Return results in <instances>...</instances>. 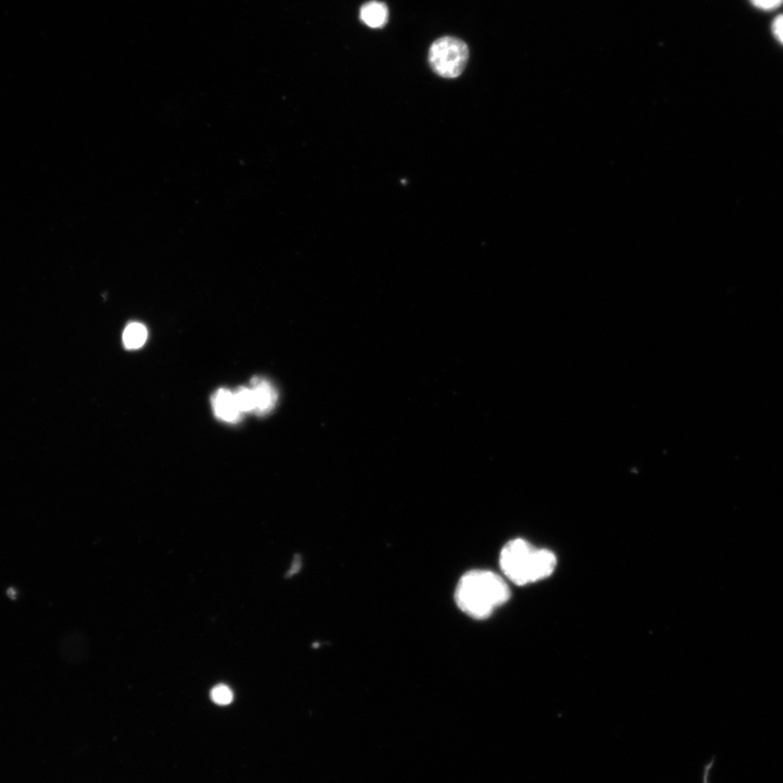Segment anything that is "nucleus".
<instances>
[{
    "label": "nucleus",
    "instance_id": "nucleus-1",
    "mask_svg": "<svg viewBox=\"0 0 783 783\" xmlns=\"http://www.w3.org/2000/svg\"><path fill=\"white\" fill-rule=\"evenodd\" d=\"M511 598L505 579L488 570H472L464 575L455 592L459 609L476 619L488 618Z\"/></svg>",
    "mask_w": 783,
    "mask_h": 783
},
{
    "label": "nucleus",
    "instance_id": "nucleus-2",
    "mask_svg": "<svg viewBox=\"0 0 783 783\" xmlns=\"http://www.w3.org/2000/svg\"><path fill=\"white\" fill-rule=\"evenodd\" d=\"M503 575L517 586L549 578L557 566L555 554L534 548L524 539L509 541L500 555Z\"/></svg>",
    "mask_w": 783,
    "mask_h": 783
},
{
    "label": "nucleus",
    "instance_id": "nucleus-3",
    "mask_svg": "<svg viewBox=\"0 0 783 783\" xmlns=\"http://www.w3.org/2000/svg\"><path fill=\"white\" fill-rule=\"evenodd\" d=\"M429 65L435 74L444 79L461 77L469 60V48L465 42L452 36L435 41L429 49Z\"/></svg>",
    "mask_w": 783,
    "mask_h": 783
},
{
    "label": "nucleus",
    "instance_id": "nucleus-4",
    "mask_svg": "<svg viewBox=\"0 0 783 783\" xmlns=\"http://www.w3.org/2000/svg\"><path fill=\"white\" fill-rule=\"evenodd\" d=\"M251 389L254 394L256 415L264 416L275 409L278 402V393L269 381L256 377L252 380Z\"/></svg>",
    "mask_w": 783,
    "mask_h": 783
},
{
    "label": "nucleus",
    "instance_id": "nucleus-5",
    "mask_svg": "<svg viewBox=\"0 0 783 783\" xmlns=\"http://www.w3.org/2000/svg\"><path fill=\"white\" fill-rule=\"evenodd\" d=\"M213 408L217 418L235 424L242 418V412L236 404L234 392L226 389L217 391L213 397Z\"/></svg>",
    "mask_w": 783,
    "mask_h": 783
},
{
    "label": "nucleus",
    "instance_id": "nucleus-6",
    "mask_svg": "<svg viewBox=\"0 0 783 783\" xmlns=\"http://www.w3.org/2000/svg\"><path fill=\"white\" fill-rule=\"evenodd\" d=\"M360 19L372 29L385 26L389 19L388 7L380 2H369L360 10Z\"/></svg>",
    "mask_w": 783,
    "mask_h": 783
},
{
    "label": "nucleus",
    "instance_id": "nucleus-7",
    "mask_svg": "<svg viewBox=\"0 0 783 783\" xmlns=\"http://www.w3.org/2000/svg\"><path fill=\"white\" fill-rule=\"evenodd\" d=\"M147 340V329L141 323L134 322L123 332V344L128 350H138Z\"/></svg>",
    "mask_w": 783,
    "mask_h": 783
},
{
    "label": "nucleus",
    "instance_id": "nucleus-8",
    "mask_svg": "<svg viewBox=\"0 0 783 783\" xmlns=\"http://www.w3.org/2000/svg\"><path fill=\"white\" fill-rule=\"evenodd\" d=\"M236 404H238L242 414L255 413V400L251 388L242 387L234 392Z\"/></svg>",
    "mask_w": 783,
    "mask_h": 783
},
{
    "label": "nucleus",
    "instance_id": "nucleus-9",
    "mask_svg": "<svg viewBox=\"0 0 783 783\" xmlns=\"http://www.w3.org/2000/svg\"><path fill=\"white\" fill-rule=\"evenodd\" d=\"M211 700L218 705H229L233 702L232 690L226 685H218L210 693Z\"/></svg>",
    "mask_w": 783,
    "mask_h": 783
},
{
    "label": "nucleus",
    "instance_id": "nucleus-10",
    "mask_svg": "<svg viewBox=\"0 0 783 783\" xmlns=\"http://www.w3.org/2000/svg\"><path fill=\"white\" fill-rule=\"evenodd\" d=\"M752 4L764 10H772L779 7L783 0H751Z\"/></svg>",
    "mask_w": 783,
    "mask_h": 783
},
{
    "label": "nucleus",
    "instance_id": "nucleus-11",
    "mask_svg": "<svg viewBox=\"0 0 783 783\" xmlns=\"http://www.w3.org/2000/svg\"><path fill=\"white\" fill-rule=\"evenodd\" d=\"M776 39L783 45V16L778 17L773 24Z\"/></svg>",
    "mask_w": 783,
    "mask_h": 783
},
{
    "label": "nucleus",
    "instance_id": "nucleus-12",
    "mask_svg": "<svg viewBox=\"0 0 783 783\" xmlns=\"http://www.w3.org/2000/svg\"><path fill=\"white\" fill-rule=\"evenodd\" d=\"M301 565H302L301 564V558L297 556L295 558V561H294L293 565H292L293 567L290 570L289 576L295 575L297 573V571L300 570Z\"/></svg>",
    "mask_w": 783,
    "mask_h": 783
}]
</instances>
